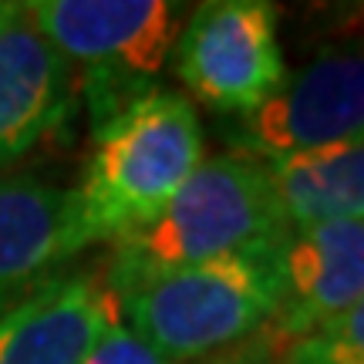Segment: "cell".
Listing matches in <instances>:
<instances>
[{
	"label": "cell",
	"instance_id": "2",
	"mask_svg": "<svg viewBox=\"0 0 364 364\" xmlns=\"http://www.w3.org/2000/svg\"><path fill=\"white\" fill-rule=\"evenodd\" d=\"M203 159L206 139L196 105L162 85L95 132V149L75 186L88 247H112L159 220Z\"/></svg>",
	"mask_w": 364,
	"mask_h": 364
},
{
	"label": "cell",
	"instance_id": "11",
	"mask_svg": "<svg viewBox=\"0 0 364 364\" xmlns=\"http://www.w3.org/2000/svg\"><path fill=\"white\" fill-rule=\"evenodd\" d=\"M263 166L290 226L364 220V142Z\"/></svg>",
	"mask_w": 364,
	"mask_h": 364
},
{
	"label": "cell",
	"instance_id": "6",
	"mask_svg": "<svg viewBox=\"0 0 364 364\" xmlns=\"http://www.w3.org/2000/svg\"><path fill=\"white\" fill-rule=\"evenodd\" d=\"M182 95L240 118L277 95L290 68L280 51V7L270 0H206L172 48Z\"/></svg>",
	"mask_w": 364,
	"mask_h": 364
},
{
	"label": "cell",
	"instance_id": "7",
	"mask_svg": "<svg viewBox=\"0 0 364 364\" xmlns=\"http://www.w3.org/2000/svg\"><path fill=\"white\" fill-rule=\"evenodd\" d=\"M78 105V81L24 0H0V172L38 149Z\"/></svg>",
	"mask_w": 364,
	"mask_h": 364
},
{
	"label": "cell",
	"instance_id": "1",
	"mask_svg": "<svg viewBox=\"0 0 364 364\" xmlns=\"http://www.w3.org/2000/svg\"><path fill=\"white\" fill-rule=\"evenodd\" d=\"M287 230L267 166L226 149L203 159L159 220L112 243L102 280L118 297L166 273L270 247Z\"/></svg>",
	"mask_w": 364,
	"mask_h": 364
},
{
	"label": "cell",
	"instance_id": "5",
	"mask_svg": "<svg viewBox=\"0 0 364 364\" xmlns=\"http://www.w3.org/2000/svg\"><path fill=\"white\" fill-rule=\"evenodd\" d=\"M230 152L277 162L364 142V41H324L267 105L223 125Z\"/></svg>",
	"mask_w": 364,
	"mask_h": 364
},
{
	"label": "cell",
	"instance_id": "13",
	"mask_svg": "<svg viewBox=\"0 0 364 364\" xmlns=\"http://www.w3.org/2000/svg\"><path fill=\"white\" fill-rule=\"evenodd\" d=\"M81 364H172L162 354H156L139 334H132L122 324V317L105 327L98 341L91 344V351L81 358Z\"/></svg>",
	"mask_w": 364,
	"mask_h": 364
},
{
	"label": "cell",
	"instance_id": "3",
	"mask_svg": "<svg viewBox=\"0 0 364 364\" xmlns=\"http://www.w3.org/2000/svg\"><path fill=\"white\" fill-rule=\"evenodd\" d=\"M280 240L118 294L122 324L172 364H206L260 338L284 297Z\"/></svg>",
	"mask_w": 364,
	"mask_h": 364
},
{
	"label": "cell",
	"instance_id": "15",
	"mask_svg": "<svg viewBox=\"0 0 364 364\" xmlns=\"http://www.w3.org/2000/svg\"><path fill=\"white\" fill-rule=\"evenodd\" d=\"M206 364H284V344L263 331L260 338L247 341V344H240V348L220 354Z\"/></svg>",
	"mask_w": 364,
	"mask_h": 364
},
{
	"label": "cell",
	"instance_id": "4",
	"mask_svg": "<svg viewBox=\"0 0 364 364\" xmlns=\"http://www.w3.org/2000/svg\"><path fill=\"white\" fill-rule=\"evenodd\" d=\"M41 34L65 58L91 135L159 88L182 27L172 0H24Z\"/></svg>",
	"mask_w": 364,
	"mask_h": 364
},
{
	"label": "cell",
	"instance_id": "14",
	"mask_svg": "<svg viewBox=\"0 0 364 364\" xmlns=\"http://www.w3.org/2000/svg\"><path fill=\"white\" fill-rule=\"evenodd\" d=\"M307 21H314L324 41H364V0L311 7Z\"/></svg>",
	"mask_w": 364,
	"mask_h": 364
},
{
	"label": "cell",
	"instance_id": "12",
	"mask_svg": "<svg viewBox=\"0 0 364 364\" xmlns=\"http://www.w3.org/2000/svg\"><path fill=\"white\" fill-rule=\"evenodd\" d=\"M284 364H364V297L287 344Z\"/></svg>",
	"mask_w": 364,
	"mask_h": 364
},
{
	"label": "cell",
	"instance_id": "8",
	"mask_svg": "<svg viewBox=\"0 0 364 364\" xmlns=\"http://www.w3.org/2000/svg\"><path fill=\"white\" fill-rule=\"evenodd\" d=\"M85 250L75 189L0 176V317L68 277Z\"/></svg>",
	"mask_w": 364,
	"mask_h": 364
},
{
	"label": "cell",
	"instance_id": "10",
	"mask_svg": "<svg viewBox=\"0 0 364 364\" xmlns=\"http://www.w3.org/2000/svg\"><path fill=\"white\" fill-rule=\"evenodd\" d=\"M112 321L118 297L102 267L71 270L0 317V364H81Z\"/></svg>",
	"mask_w": 364,
	"mask_h": 364
},
{
	"label": "cell",
	"instance_id": "9",
	"mask_svg": "<svg viewBox=\"0 0 364 364\" xmlns=\"http://www.w3.org/2000/svg\"><path fill=\"white\" fill-rule=\"evenodd\" d=\"M277 260L284 297L267 334L287 348L364 297V220L290 226Z\"/></svg>",
	"mask_w": 364,
	"mask_h": 364
}]
</instances>
